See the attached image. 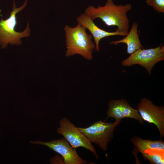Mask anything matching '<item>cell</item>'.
I'll use <instances>...</instances> for the list:
<instances>
[{
  "label": "cell",
  "mask_w": 164,
  "mask_h": 164,
  "mask_svg": "<svg viewBox=\"0 0 164 164\" xmlns=\"http://www.w3.org/2000/svg\"><path fill=\"white\" fill-rule=\"evenodd\" d=\"M132 8L130 4L117 5L114 3L113 0H107L103 6H98L96 8L92 5L89 6L85 10L84 13L93 20L100 19L107 26H117L116 31L126 35L129 25L127 14Z\"/></svg>",
  "instance_id": "6da1fadb"
},
{
  "label": "cell",
  "mask_w": 164,
  "mask_h": 164,
  "mask_svg": "<svg viewBox=\"0 0 164 164\" xmlns=\"http://www.w3.org/2000/svg\"><path fill=\"white\" fill-rule=\"evenodd\" d=\"M87 29L79 23L73 28L67 25L65 26L66 56L78 54L87 60H92L95 44L92 41V35L87 33Z\"/></svg>",
  "instance_id": "7a4b0ae2"
},
{
  "label": "cell",
  "mask_w": 164,
  "mask_h": 164,
  "mask_svg": "<svg viewBox=\"0 0 164 164\" xmlns=\"http://www.w3.org/2000/svg\"><path fill=\"white\" fill-rule=\"evenodd\" d=\"M27 1L21 7H16L14 2L12 11L11 12L9 17L5 20L2 19L0 21V45L2 48L7 47L8 44L20 45L22 42L21 39L27 37L30 35V29L29 23L28 22L27 27L23 32H17L15 28L17 23L16 14L22 10L26 6Z\"/></svg>",
  "instance_id": "3957f363"
},
{
  "label": "cell",
  "mask_w": 164,
  "mask_h": 164,
  "mask_svg": "<svg viewBox=\"0 0 164 164\" xmlns=\"http://www.w3.org/2000/svg\"><path fill=\"white\" fill-rule=\"evenodd\" d=\"M120 122H105L97 121L86 128L77 127L91 142L97 144L104 151L108 149V144L112 140L115 128Z\"/></svg>",
  "instance_id": "277c9868"
},
{
  "label": "cell",
  "mask_w": 164,
  "mask_h": 164,
  "mask_svg": "<svg viewBox=\"0 0 164 164\" xmlns=\"http://www.w3.org/2000/svg\"><path fill=\"white\" fill-rule=\"evenodd\" d=\"M130 54L121 62L122 65L130 67L138 64L145 68L150 75L154 66L164 60V45L161 44L154 48L139 49Z\"/></svg>",
  "instance_id": "5b68a950"
},
{
  "label": "cell",
  "mask_w": 164,
  "mask_h": 164,
  "mask_svg": "<svg viewBox=\"0 0 164 164\" xmlns=\"http://www.w3.org/2000/svg\"><path fill=\"white\" fill-rule=\"evenodd\" d=\"M57 132L62 135L74 148L83 147L90 150L97 159L99 156L95 148L86 137L68 118L63 117L59 122Z\"/></svg>",
  "instance_id": "8992f818"
},
{
  "label": "cell",
  "mask_w": 164,
  "mask_h": 164,
  "mask_svg": "<svg viewBox=\"0 0 164 164\" xmlns=\"http://www.w3.org/2000/svg\"><path fill=\"white\" fill-rule=\"evenodd\" d=\"M144 121L154 124L159 131L161 138L164 136V107L155 105L150 99L142 98L136 107Z\"/></svg>",
  "instance_id": "52a82bcc"
},
{
  "label": "cell",
  "mask_w": 164,
  "mask_h": 164,
  "mask_svg": "<svg viewBox=\"0 0 164 164\" xmlns=\"http://www.w3.org/2000/svg\"><path fill=\"white\" fill-rule=\"evenodd\" d=\"M31 143L47 146L50 149L59 154L65 164H85L87 162L78 154L75 149L73 148L64 138L50 141H30Z\"/></svg>",
  "instance_id": "ba28073f"
},
{
  "label": "cell",
  "mask_w": 164,
  "mask_h": 164,
  "mask_svg": "<svg viewBox=\"0 0 164 164\" xmlns=\"http://www.w3.org/2000/svg\"><path fill=\"white\" fill-rule=\"evenodd\" d=\"M105 121L109 118H113L115 121L121 122L124 118H129L138 121L143 124L144 121L137 109L132 108L126 99H112L108 103Z\"/></svg>",
  "instance_id": "9c48e42d"
},
{
  "label": "cell",
  "mask_w": 164,
  "mask_h": 164,
  "mask_svg": "<svg viewBox=\"0 0 164 164\" xmlns=\"http://www.w3.org/2000/svg\"><path fill=\"white\" fill-rule=\"evenodd\" d=\"M77 20L78 23L87 29L91 33L95 41V50L97 51H99V43L101 39L115 35L126 36L125 34L117 31L114 32H108L101 29L95 24L93 20L85 13L82 14L78 16Z\"/></svg>",
  "instance_id": "30bf717a"
},
{
  "label": "cell",
  "mask_w": 164,
  "mask_h": 164,
  "mask_svg": "<svg viewBox=\"0 0 164 164\" xmlns=\"http://www.w3.org/2000/svg\"><path fill=\"white\" fill-rule=\"evenodd\" d=\"M138 26V23L134 22L125 37L119 40L111 41L109 44L116 45L120 43L126 44L127 46V53L129 54L138 49H144L139 39L137 30Z\"/></svg>",
  "instance_id": "8fae6325"
},
{
  "label": "cell",
  "mask_w": 164,
  "mask_h": 164,
  "mask_svg": "<svg viewBox=\"0 0 164 164\" xmlns=\"http://www.w3.org/2000/svg\"><path fill=\"white\" fill-rule=\"evenodd\" d=\"M138 150L142 154L155 152H164V142L161 138L159 140L144 139L137 135L130 139Z\"/></svg>",
  "instance_id": "7c38bea8"
},
{
  "label": "cell",
  "mask_w": 164,
  "mask_h": 164,
  "mask_svg": "<svg viewBox=\"0 0 164 164\" xmlns=\"http://www.w3.org/2000/svg\"><path fill=\"white\" fill-rule=\"evenodd\" d=\"M164 152H156L151 153H143V157L153 164H164Z\"/></svg>",
  "instance_id": "4fadbf2b"
},
{
  "label": "cell",
  "mask_w": 164,
  "mask_h": 164,
  "mask_svg": "<svg viewBox=\"0 0 164 164\" xmlns=\"http://www.w3.org/2000/svg\"><path fill=\"white\" fill-rule=\"evenodd\" d=\"M146 2L159 13L164 12V0H146Z\"/></svg>",
  "instance_id": "5bb4252c"
}]
</instances>
